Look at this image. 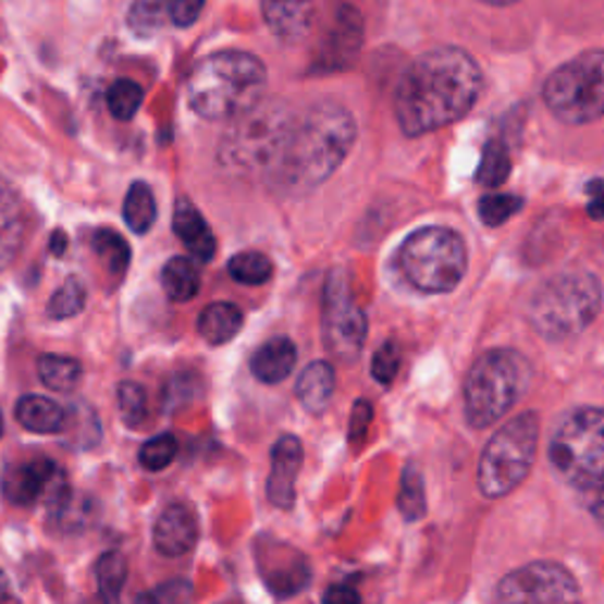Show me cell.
I'll list each match as a JSON object with an SVG mask.
<instances>
[{
	"label": "cell",
	"mask_w": 604,
	"mask_h": 604,
	"mask_svg": "<svg viewBox=\"0 0 604 604\" xmlns=\"http://www.w3.org/2000/svg\"><path fill=\"white\" fill-rule=\"evenodd\" d=\"M482 88V69L463 48L423 52L397 86L395 114L402 133L420 137L460 121L480 100Z\"/></svg>",
	"instance_id": "obj_1"
},
{
	"label": "cell",
	"mask_w": 604,
	"mask_h": 604,
	"mask_svg": "<svg viewBox=\"0 0 604 604\" xmlns=\"http://www.w3.org/2000/svg\"><path fill=\"white\" fill-rule=\"evenodd\" d=\"M357 139L353 114L335 102H321L307 109L272 168V182L281 194L303 196L338 171Z\"/></svg>",
	"instance_id": "obj_2"
},
{
	"label": "cell",
	"mask_w": 604,
	"mask_h": 604,
	"mask_svg": "<svg viewBox=\"0 0 604 604\" xmlns=\"http://www.w3.org/2000/svg\"><path fill=\"white\" fill-rule=\"evenodd\" d=\"M267 69L242 50L213 52L196 62L187 81V100L206 121H234L262 102Z\"/></svg>",
	"instance_id": "obj_3"
},
{
	"label": "cell",
	"mask_w": 604,
	"mask_h": 604,
	"mask_svg": "<svg viewBox=\"0 0 604 604\" xmlns=\"http://www.w3.org/2000/svg\"><path fill=\"white\" fill-rule=\"evenodd\" d=\"M293 111L284 102H260L234 119L218 147V161L234 175L272 173L293 131Z\"/></svg>",
	"instance_id": "obj_4"
},
{
	"label": "cell",
	"mask_w": 604,
	"mask_h": 604,
	"mask_svg": "<svg viewBox=\"0 0 604 604\" xmlns=\"http://www.w3.org/2000/svg\"><path fill=\"white\" fill-rule=\"evenodd\" d=\"M602 284L590 272H559L539 286L529 303V321L547 341H567L597 319Z\"/></svg>",
	"instance_id": "obj_5"
},
{
	"label": "cell",
	"mask_w": 604,
	"mask_h": 604,
	"mask_svg": "<svg viewBox=\"0 0 604 604\" xmlns=\"http://www.w3.org/2000/svg\"><path fill=\"white\" fill-rule=\"evenodd\" d=\"M529 361L515 349H489L466 378V416L472 428H489L508 414L529 387Z\"/></svg>",
	"instance_id": "obj_6"
},
{
	"label": "cell",
	"mask_w": 604,
	"mask_h": 604,
	"mask_svg": "<svg viewBox=\"0 0 604 604\" xmlns=\"http://www.w3.org/2000/svg\"><path fill=\"white\" fill-rule=\"evenodd\" d=\"M397 260L402 274L414 288L448 293L468 272V246L454 230L423 227L406 236Z\"/></svg>",
	"instance_id": "obj_7"
},
{
	"label": "cell",
	"mask_w": 604,
	"mask_h": 604,
	"mask_svg": "<svg viewBox=\"0 0 604 604\" xmlns=\"http://www.w3.org/2000/svg\"><path fill=\"white\" fill-rule=\"evenodd\" d=\"M555 470L574 489L590 494L604 482V409L585 406L569 414L551 440Z\"/></svg>",
	"instance_id": "obj_8"
},
{
	"label": "cell",
	"mask_w": 604,
	"mask_h": 604,
	"mask_svg": "<svg viewBox=\"0 0 604 604\" xmlns=\"http://www.w3.org/2000/svg\"><path fill=\"white\" fill-rule=\"evenodd\" d=\"M541 423L537 414L508 420L484 446L477 482L486 498H503L525 482L537 458Z\"/></svg>",
	"instance_id": "obj_9"
},
{
	"label": "cell",
	"mask_w": 604,
	"mask_h": 604,
	"mask_svg": "<svg viewBox=\"0 0 604 604\" xmlns=\"http://www.w3.org/2000/svg\"><path fill=\"white\" fill-rule=\"evenodd\" d=\"M543 102L562 123L604 119V50H590L557 66L543 83Z\"/></svg>",
	"instance_id": "obj_10"
},
{
	"label": "cell",
	"mask_w": 604,
	"mask_h": 604,
	"mask_svg": "<svg viewBox=\"0 0 604 604\" xmlns=\"http://www.w3.org/2000/svg\"><path fill=\"white\" fill-rule=\"evenodd\" d=\"M369 321L349 291L347 276L335 270L326 279L324 305H321V338L329 353L345 363L355 361L367 341Z\"/></svg>",
	"instance_id": "obj_11"
},
{
	"label": "cell",
	"mask_w": 604,
	"mask_h": 604,
	"mask_svg": "<svg viewBox=\"0 0 604 604\" xmlns=\"http://www.w3.org/2000/svg\"><path fill=\"white\" fill-rule=\"evenodd\" d=\"M496 597L498 604H581V588L557 562H531L505 576Z\"/></svg>",
	"instance_id": "obj_12"
},
{
	"label": "cell",
	"mask_w": 604,
	"mask_h": 604,
	"mask_svg": "<svg viewBox=\"0 0 604 604\" xmlns=\"http://www.w3.org/2000/svg\"><path fill=\"white\" fill-rule=\"evenodd\" d=\"M0 489L8 503L29 508V505L46 501L50 510H58L69 498V484L64 480V472L48 458H38L32 463H20L3 472Z\"/></svg>",
	"instance_id": "obj_13"
},
{
	"label": "cell",
	"mask_w": 604,
	"mask_h": 604,
	"mask_svg": "<svg viewBox=\"0 0 604 604\" xmlns=\"http://www.w3.org/2000/svg\"><path fill=\"white\" fill-rule=\"evenodd\" d=\"M363 46V20L359 10L338 3L326 20L312 62L315 74H338L353 66Z\"/></svg>",
	"instance_id": "obj_14"
},
{
	"label": "cell",
	"mask_w": 604,
	"mask_h": 604,
	"mask_svg": "<svg viewBox=\"0 0 604 604\" xmlns=\"http://www.w3.org/2000/svg\"><path fill=\"white\" fill-rule=\"evenodd\" d=\"M258 565H260L262 579L267 581V585H270V590L276 597L298 595L312 579L307 559L288 545L286 551L276 547V543L270 547L258 545Z\"/></svg>",
	"instance_id": "obj_15"
},
{
	"label": "cell",
	"mask_w": 604,
	"mask_h": 604,
	"mask_svg": "<svg viewBox=\"0 0 604 604\" xmlns=\"http://www.w3.org/2000/svg\"><path fill=\"white\" fill-rule=\"evenodd\" d=\"M303 442L295 434H284L272 446V472L267 480V496L281 510H291L295 505V482L303 468Z\"/></svg>",
	"instance_id": "obj_16"
},
{
	"label": "cell",
	"mask_w": 604,
	"mask_h": 604,
	"mask_svg": "<svg viewBox=\"0 0 604 604\" xmlns=\"http://www.w3.org/2000/svg\"><path fill=\"white\" fill-rule=\"evenodd\" d=\"M153 547L165 557L187 555L199 541V525L185 505H168L151 531Z\"/></svg>",
	"instance_id": "obj_17"
},
{
	"label": "cell",
	"mask_w": 604,
	"mask_h": 604,
	"mask_svg": "<svg viewBox=\"0 0 604 604\" xmlns=\"http://www.w3.org/2000/svg\"><path fill=\"white\" fill-rule=\"evenodd\" d=\"M262 17L284 44H298L312 26V0H262Z\"/></svg>",
	"instance_id": "obj_18"
},
{
	"label": "cell",
	"mask_w": 604,
	"mask_h": 604,
	"mask_svg": "<svg viewBox=\"0 0 604 604\" xmlns=\"http://www.w3.org/2000/svg\"><path fill=\"white\" fill-rule=\"evenodd\" d=\"M173 232L194 258H199L201 262L213 260L218 248L213 230H210V224L199 213V208H194L187 199H180L175 204Z\"/></svg>",
	"instance_id": "obj_19"
},
{
	"label": "cell",
	"mask_w": 604,
	"mask_h": 604,
	"mask_svg": "<svg viewBox=\"0 0 604 604\" xmlns=\"http://www.w3.org/2000/svg\"><path fill=\"white\" fill-rule=\"evenodd\" d=\"M24 210L17 192L0 175V270L8 267L24 242Z\"/></svg>",
	"instance_id": "obj_20"
},
{
	"label": "cell",
	"mask_w": 604,
	"mask_h": 604,
	"mask_svg": "<svg viewBox=\"0 0 604 604\" xmlns=\"http://www.w3.org/2000/svg\"><path fill=\"white\" fill-rule=\"evenodd\" d=\"M295 361H298V349H295L291 338H279L267 341L256 355L250 359V371L264 385H276L284 383L286 378L293 373Z\"/></svg>",
	"instance_id": "obj_21"
},
{
	"label": "cell",
	"mask_w": 604,
	"mask_h": 604,
	"mask_svg": "<svg viewBox=\"0 0 604 604\" xmlns=\"http://www.w3.org/2000/svg\"><path fill=\"white\" fill-rule=\"evenodd\" d=\"M335 392V371L329 361H312L305 367L298 383H295V395H298L303 409L315 416L324 414Z\"/></svg>",
	"instance_id": "obj_22"
},
{
	"label": "cell",
	"mask_w": 604,
	"mask_h": 604,
	"mask_svg": "<svg viewBox=\"0 0 604 604\" xmlns=\"http://www.w3.org/2000/svg\"><path fill=\"white\" fill-rule=\"evenodd\" d=\"M17 423L36 434H54L66 428V411L62 406L44 395H26L15 406Z\"/></svg>",
	"instance_id": "obj_23"
},
{
	"label": "cell",
	"mask_w": 604,
	"mask_h": 604,
	"mask_svg": "<svg viewBox=\"0 0 604 604\" xmlns=\"http://www.w3.org/2000/svg\"><path fill=\"white\" fill-rule=\"evenodd\" d=\"M244 326V312L234 303H213L196 321V331L208 345H224Z\"/></svg>",
	"instance_id": "obj_24"
},
{
	"label": "cell",
	"mask_w": 604,
	"mask_h": 604,
	"mask_svg": "<svg viewBox=\"0 0 604 604\" xmlns=\"http://www.w3.org/2000/svg\"><path fill=\"white\" fill-rule=\"evenodd\" d=\"M161 284L171 300L189 303L192 298H196V293L201 288V276L189 258L177 256L163 264Z\"/></svg>",
	"instance_id": "obj_25"
},
{
	"label": "cell",
	"mask_w": 604,
	"mask_h": 604,
	"mask_svg": "<svg viewBox=\"0 0 604 604\" xmlns=\"http://www.w3.org/2000/svg\"><path fill=\"white\" fill-rule=\"evenodd\" d=\"M123 220L135 234H147L157 222V199L147 182L137 180L123 199Z\"/></svg>",
	"instance_id": "obj_26"
},
{
	"label": "cell",
	"mask_w": 604,
	"mask_h": 604,
	"mask_svg": "<svg viewBox=\"0 0 604 604\" xmlns=\"http://www.w3.org/2000/svg\"><path fill=\"white\" fill-rule=\"evenodd\" d=\"M38 378L52 392H74L81 385L83 367L74 357L44 355L38 359Z\"/></svg>",
	"instance_id": "obj_27"
},
{
	"label": "cell",
	"mask_w": 604,
	"mask_h": 604,
	"mask_svg": "<svg viewBox=\"0 0 604 604\" xmlns=\"http://www.w3.org/2000/svg\"><path fill=\"white\" fill-rule=\"evenodd\" d=\"M95 579H97V597L107 604H119L121 590L128 579V562L119 551H109L95 567Z\"/></svg>",
	"instance_id": "obj_28"
},
{
	"label": "cell",
	"mask_w": 604,
	"mask_h": 604,
	"mask_svg": "<svg viewBox=\"0 0 604 604\" xmlns=\"http://www.w3.org/2000/svg\"><path fill=\"white\" fill-rule=\"evenodd\" d=\"M93 250H95V256L100 258V262L104 264V270L109 274L121 276L125 270H128L131 246L114 230L95 232V236H93Z\"/></svg>",
	"instance_id": "obj_29"
},
{
	"label": "cell",
	"mask_w": 604,
	"mask_h": 604,
	"mask_svg": "<svg viewBox=\"0 0 604 604\" xmlns=\"http://www.w3.org/2000/svg\"><path fill=\"white\" fill-rule=\"evenodd\" d=\"M230 276L236 281V284L244 286H262L267 281L272 279L274 274V264L272 260L262 256L258 250H246L234 256L227 264Z\"/></svg>",
	"instance_id": "obj_30"
},
{
	"label": "cell",
	"mask_w": 604,
	"mask_h": 604,
	"mask_svg": "<svg viewBox=\"0 0 604 604\" xmlns=\"http://www.w3.org/2000/svg\"><path fill=\"white\" fill-rule=\"evenodd\" d=\"M510 171H513V161L508 149H505V145L498 143V139H489L482 153L480 168H477V182L484 187H501L503 182L508 180Z\"/></svg>",
	"instance_id": "obj_31"
},
{
	"label": "cell",
	"mask_w": 604,
	"mask_h": 604,
	"mask_svg": "<svg viewBox=\"0 0 604 604\" xmlns=\"http://www.w3.org/2000/svg\"><path fill=\"white\" fill-rule=\"evenodd\" d=\"M145 102V90L143 86H137L131 78H119L109 86L107 90V104L111 116L119 121H131L139 107Z\"/></svg>",
	"instance_id": "obj_32"
},
{
	"label": "cell",
	"mask_w": 604,
	"mask_h": 604,
	"mask_svg": "<svg viewBox=\"0 0 604 604\" xmlns=\"http://www.w3.org/2000/svg\"><path fill=\"white\" fill-rule=\"evenodd\" d=\"M525 208V201L517 194H484L477 206V213L486 227H501V224L515 218Z\"/></svg>",
	"instance_id": "obj_33"
},
{
	"label": "cell",
	"mask_w": 604,
	"mask_h": 604,
	"mask_svg": "<svg viewBox=\"0 0 604 604\" xmlns=\"http://www.w3.org/2000/svg\"><path fill=\"white\" fill-rule=\"evenodd\" d=\"M88 291L81 284V279L72 276L66 279V284H62L48 303V315L52 319H69L76 317L83 307H86Z\"/></svg>",
	"instance_id": "obj_34"
},
{
	"label": "cell",
	"mask_w": 604,
	"mask_h": 604,
	"mask_svg": "<svg viewBox=\"0 0 604 604\" xmlns=\"http://www.w3.org/2000/svg\"><path fill=\"white\" fill-rule=\"evenodd\" d=\"M168 20L165 0H135L128 12V24L137 36H151L163 29Z\"/></svg>",
	"instance_id": "obj_35"
},
{
	"label": "cell",
	"mask_w": 604,
	"mask_h": 604,
	"mask_svg": "<svg viewBox=\"0 0 604 604\" xmlns=\"http://www.w3.org/2000/svg\"><path fill=\"white\" fill-rule=\"evenodd\" d=\"M397 505H399L402 515L406 519H411V522L426 515V486H423V477H420L418 470H414V468L404 470Z\"/></svg>",
	"instance_id": "obj_36"
},
{
	"label": "cell",
	"mask_w": 604,
	"mask_h": 604,
	"mask_svg": "<svg viewBox=\"0 0 604 604\" xmlns=\"http://www.w3.org/2000/svg\"><path fill=\"white\" fill-rule=\"evenodd\" d=\"M119 411L123 423L128 428H139L147 420V392L143 385L125 381L116 390Z\"/></svg>",
	"instance_id": "obj_37"
},
{
	"label": "cell",
	"mask_w": 604,
	"mask_h": 604,
	"mask_svg": "<svg viewBox=\"0 0 604 604\" xmlns=\"http://www.w3.org/2000/svg\"><path fill=\"white\" fill-rule=\"evenodd\" d=\"M177 456V440L173 434H159L139 448V463L149 472H161L165 470Z\"/></svg>",
	"instance_id": "obj_38"
},
{
	"label": "cell",
	"mask_w": 604,
	"mask_h": 604,
	"mask_svg": "<svg viewBox=\"0 0 604 604\" xmlns=\"http://www.w3.org/2000/svg\"><path fill=\"white\" fill-rule=\"evenodd\" d=\"M192 600L194 585L187 579H171L137 595L135 604H192Z\"/></svg>",
	"instance_id": "obj_39"
},
{
	"label": "cell",
	"mask_w": 604,
	"mask_h": 604,
	"mask_svg": "<svg viewBox=\"0 0 604 604\" xmlns=\"http://www.w3.org/2000/svg\"><path fill=\"white\" fill-rule=\"evenodd\" d=\"M399 347L395 343H385L381 345V349L373 355V361H371V373L373 378L381 385H390L392 381L397 378V371H399Z\"/></svg>",
	"instance_id": "obj_40"
},
{
	"label": "cell",
	"mask_w": 604,
	"mask_h": 604,
	"mask_svg": "<svg viewBox=\"0 0 604 604\" xmlns=\"http://www.w3.org/2000/svg\"><path fill=\"white\" fill-rule=\"evenodd\" d=\"M168 5V20H171L180 29H187L196 20H199L206 0H165Z\"/></svg>",
	"instance_id": "obj_41"
},
{
	"label": "cell",
	"mask_w": 604,
	"mask_h": 604,
	"mask_svg": "<svg viewBox=\"0 0 604 604\" xmlns=\"http://www.w3.org/2000/svg\"><path fill=\"white\" fill-rule=\"evenodd\" d=\"M373 420V406L367 399L355 402L353 416H349V428H347V437L353 444H359L363 437H367L369 426Z\"/></svg>",
	"instance_id": "obj_42"
},
{
	"label": "cell",
	"mask_w": 604,
	"mask_h": 604,
	"mask_svg": "<svg viewBox=\"0 0 604 604\" xmlns=\"http://www.w3.org/2000/svg\"><path fill=\"white\" fill-rule=\"evenodd\" d=\"M588 215L593 220H604V180L595 177L588 182Z\"/></svg>",
	"instance_id": "obj_43"
},
{
	"label": "cell",
	"mask_w": 604,
	"mask_h": 604,
	"mask_svg": "<svg viewBox=\"0 0 604 604\" xmlns=\"http://www.w3.org/2000/svg\"><path fill=\"white\" fill-rule=\"evenodd\" d=\"M321 604H361V597L353 585H331L321 597Z\"/></svg>",
	"instance_id": "obj_44"
},
{
	"label": "cell",
	"mask_w": 604,
	"mask_h": 604,
	"mask_svg": "<svg viewBox=\"0 0 604 604\" xmlns=\"http://www.w3.org/2000/svg\"><path fill=\"white\" fill-rule=\"evenodd\" d=\"M585 496H588V510H590V515H593V519H595L600 527H604V482L597 489L590 491V494H585Z\"/></svg>",
	"instance_id": "obj_45"
},
{
	"label": "cell",
	"mask_w": 604,
	"mask_h": 604,
	"mask_svg": "<svg viewBox=\"0 0 604 604\" xmlns=\"http://www.w3.org/2000/svg\"><path fill=\"white\" fill-rule=\"evenodd\" d=\"M64 246H66V238L62 236V232H58V234H54V238H52V252H54V256H62Z\"/></svg>",
	"instance_id": "obj_46"
},
{
	"label": "cell",
	"mask_w": 604,
	"mask_h": 604,
	"mask_svg": "<svg viewBox=\"0 0 604 604\" xmlns=\"http://www.w3.org/2000/svg\"><path fill=\"white\" fill-rule=\"evenodd\" d=\"M480 3H486V5H498V8H503V5H513V3H517V0H480Z\"/></svg>",
	"instance_id": "obj_47"
},
{
	"label": "cell",
	"mask_w": 604,
	"mask_h": 604,
	"mask_svg": "<svg viewBox=\"0 0 604 604\" xmlns=\"http://www.w3.org/2000/svg\"><path fill=\"white\" fill-rule=\"evenodd\" d=\"M0 437H3V414H0Z\"/></svg>",
	"instance_id": "obj_48"
}]
</instances>
